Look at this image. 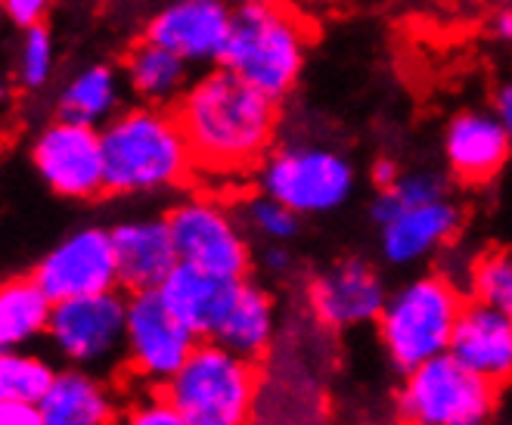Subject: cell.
I'll use <instances>...</instances> for the list:
<instances>
[{
  "mask_svg": "<svg viewBox=\"0 0 512 425\" xmlns=\"http://www.w3.org/2000/svg\"><path fill=\"white\" fill-rule=\"evenodd\" d=\"M385 295V280L367 261H342L311 280L308 308L320 326L342 332L376 323Z\"/></svg>",
  "mask_w": 512,
  "mask_h": 425,
  "instance_id": "5bb4252c",
  "label": "cell"
},
{
  "mask_svg": "<svg viewBox=\"0 0 512 425\" xmlns=\"http://www.w3.org/2000/svg\"><path fill=\"white\" fill-rule=\"evenodd\" d=\"M162 394L190 425H252L261 370L258 360L199 339L190 357L162 385Z\"/></svg>",
  "mask_w": 512,
  "mask_h": 425,
  "instance_id": "277c9868",
  "label": "cell"
},
{
  "mask_svg": "<svg viewBox=\"0 0 512 425\" xmlns=\"http://www.w3.org/2000/svg\"><path fill=\"white\" fill-rule=\"evenodd\" d=\"M0 7H4L7 19L25 32V28L44 25L50 13V0H0Z\"/></svg>",
  "mask_w": 512,
  "mask_h": 425,
  "instance_id": "4dcf8cb0",
  "label": "cell"
},
{
  "mask_svg": "<svg viewBox=\"0 0 512 425\" xmlns=\"http://www.w3.org/2000/svg\"><path fill=\"white\" fill-rule=\"evenodd\" d=\"M44 339L66 367L109 370L122 360L125 295L118 289L53 301Z\"/></svg>",
  "mask_w": 512,
  "mask_h": 425,
  "instance_id": "9c48e42d",
  "label": "cell"
},
{
  "mask_svg": "<svg viewBox=\"0 0 512 425\" xmlns=\"http://www.w3.org/2000/svg\"><path fill=\"white\" fill-rule=\"evenodd\" d=\"M444 159L469 187L491 184L509 159V125L491 109H466L444 131Z\"/></svg>",
  "mask_w": 512,
  "mask_h": 425,
  "instance_id": "9a60e30c",
  "label": "cell"
},
{
  "mask_svg": "<svg viewBox=\"0 0 512 425\" xmlns=\"http://www.w3.org/2000/svg\"><path fill=\"white\" fill-rule=\"evenodd\" d=\"M53 66H56V44H53V35L47 32L44 25L25 28L22 44H19V59H16L19 81H22L28 90H41V87L53 78Z\"/></svg>",
  "mask_w": 512,
  "mask_h": 425,
  "instance_id": "83f0119b",
  "label": "cell"
},
{
  "mask_svg": "<svg viewBox=\"0 0 512 425\" xmlns=\"http://www.w3.org/2000/svg\"><path fill=\"white\" fill-rule=\"evenodd\" d=\"M32 162L38 177L56 196L94 199L103 193V156L97 128L56 118L38 134Z\"/></svg>",
  "mask_w": 512,
  "mask_h": 425,
  "instance_id": "8fae6325",
  "label": "cell"
},
{
  "mask_svg": "<svg viewBox=\"0 0 512 425\" xmlns=\"http://www.w3.org/2000/svg\"><path fill=\"white\" fill-rule=\"evenodd\" d=\"M236 280L215 277V273H205L190 264H174L168 270V277L159 283V298L162 305L184 323L196 339H208L215 320L221 317L227 295Z\"/></svg>",
  "mask_w": 512,
  "mask_h": 425,
  "instance_id": "44dd1931",
  "label": "cell"
},
{
  "mask_svg": "<svg viewBox=\"0 0 512 425\" xmlns=\"http://www.w3.org/2000/svg\"><path fill=\"white\" fill-rule=\"evenodd\" d=\"M53 379V363L28 348H0V401H38Z\"/></svg>",
  "mask_w": 512,
  "mask_h": 425,
  "instance_id": "d4e9b609",
  "label": "cell"
},
{
  "mask_svg": "<svg viewBox=\"0 0 512 425\" xmlns=\"http://www.w3.org/2000/svg\"><path fill=\"white\" fill-rule=\"evenodd\" d=\"M165 224L180 264L199 267L227 280L249 277L252 246L246 227L221 199L193 193L171 205Z\"/></svg>",
  "mask_w": 512,
  "mask_h": 425,
  "instance_id": "ba28073f",
  "label": "cell"
},
{
  "mask_svg": "<svg viewBox=\"0 0 512 425\" xmlns=\"http://www.w3.org/2000/svg\"><path fill=\"white\" fill-rule=\"evenodd\" d=\"M125 78L131 94L146 106H168L177 103L180 94L187 90L190 66L184 59H177L171 50L143 38L125 59Z\"/></svg>",
  "mask_w": 512,
  "mask_h": 425,
  "instance_id": "7402d4cb",
  "label": "cell"
},
{
  "mask_svg": "<svg viewBox=\"0 0 512 425\" xmlns=\"http://www.w3.org/2000/svg\"><path fill=\"white\" fill-rule=\"evenodd\" d=\"M243 221L252 233H258L267 242H292L301 230V218L283 202L270 196H255L243 208Z\"/></svg>",
  "mask_w": 512,
  "mask_h": 425,
  "instance_id": "f1b7e54d",
  "label": "cell"
},
{
  "mask_svg": "<svg viewBox=\"0 0 512 425\" xmlns=\"http://www.w3.org/2000/svg\"><path fill=\"white\" fill-rule=\"evenodd\" d=\"M0 425H44L38 401H0Z\"/></svg>",
  "mask_w": 512,
  "mask_h": 425,
  "instance_id": "1f68e13d",
  "label": "cell"
},
{
  "mask_svg": "<svg viewBox=\"0 0 512 425\" xmlns=\"http://www.w3.org/2000/svg\"><path fill=\"white\" fill-rule=\"evenodd\" d=\"M382 255L395 267H410L441 252L460 230V208L447 196L395 211L379 224Z\"/></svg>",
  "mask_w": 512,
  "mask_h": 425,
  "instance_id": "e0dca14e",
  "label": "cell"
},
{
  "mask_svg": "<svg viewBox=\"0 0 512 425\" xmlns=\"http://www.w3.org/2000/svg\"><path fill=\"white\" fill-rule=\"evenodd\" d=\"M115 425H190V422L174 410V404L162 391L146 388L134 401L122 404V413H118Z\"/></svg>",
  "mask_w": 512,
  "mask_h": 425,
  "instance_id": "f546056e",
  "label": "cell"
},
{
  "mask_svg": "<svg viewBox=\"0 0 512 425\" xmlns=\"http://www.w3.org/2000/svg\"><path fill=\"white\" fill-rule=\"evenodd\" d=\"M233 10L227 0H171L146 25V41L171 50L187 66L221 63Z\"/></svg>",
  "mask_w": 512,
  "mask_h": 425,
  "instance_id": "4fadbf2b",
  "label": "cell"
},
{
  "mask_svg": "<svg viewBox=\"0 0 512 425\" xmlns=\"http://www.w3.org/2000/svg\"><path fill=\"white\" fill-rule=\"evenodd\" d=\"M236 4V10L239 7H261V4H274V0H233Z\"/></svg>",
  "mask_w": 512,
  "mask_h": 425,
  "instance_id": "8d00e7d4",
  "label": "cell"
},
{
  "mask_svg": "<svg viewBox=\"0 0 512 425\" xmlns=\"http://www.w3.org/2000/svg\"><path fill=\"white\" fill-rule=\"evenodd\" d=\"M460 308L463 289L447 273H419L395 292H388L376 326L391 367L407 373L444 354Z\"/></svg>",
  "mask_w": 512,
  "mask_h": 425,
  "instance_id": "5b68a950",
  "label": "cell"
},
{
  "mask_svg": "<svg viewBox=\"0 0 512 425\" xmlns=\"http://www.w3.org/2000/svg\"><path fill=\"white\" fill-rule=\"evenodd\" d=\"M264 264H267V270H274V273H286L292 267V255L286 249V242H267Z\"/></svg>",
  "mask_w": 512,
  "mask_h": 425,
  "instance_id": "836d02e7",
  "label": "cell"
},
{
  "mask_svg": "<svg viewBox=\"0 0 512 425\" xmlns=\"http://www.w3.org/2000/svg\"><path fill=\"white\" fill-rule=\"evenodd\" d=\"M97 134L106 193L159 196L184 187L196 168L187 137L165 106L118 109Z\"/></svg>",
  "mask_w": 512,
  "mask_h": 425,
  "instance_id": "7a4b0ae2",
  "label": "cell"
},
{
  "mask_svg": "<svg viewBox=\"0 0 512 425\" xmlns=\"http://www.w3.org/2000/svg\"><path fill=\"white\" fill-rule=\"evenodd\" d=\"M295 7H323V4H329V0H292Z\"/></svg>",
  "mask_w": 512,
  "mask_h": 425,
  "instance_id": "74e56055",
  "label": "cell"
},
{
  "mask_svg": "<svg viewBox=\"0 0 512 425\" xmlns=\"http://www.w3.org/2000/svg\"><path fill=\"white\" fill-rule=\"evenodd\" d=\"M122 109V75L112 66H87L69 78L59 94V118L100 128Z\"/></svg>",
  "mask_w": 512,
  "mask_h": 425,
  "instance_id": "cb8c5ba5",
  "label": "cell"
},
{
  "mask_svg": "<svg viewBox=\"0 0 512 425\" xmlns=\"http://www.w3.org/2000/svg\"><path fill=\"white\" fill-rule=\"evenodd\" d=\"M354 184V165L329 146L289 143L261 159V193L292 208L298 218L342 208Z\"/></svg>",
  "mask_w": 512,
  "mask_h": 425,
  "instance_id": "52a82bcc",
  "label": "cell"
},
{
  "mask_svg": "<svg viewBox=\"0 0 512 425\" xmlns=\"http://www.w3.org/2000/svg\"><path fill=\"white\" fill-rule=\"evenodd\" d=\"M308 63V25L292 7L261 4L233 10L221 66L270 100L292 94Z\"/></svg>",
  "mask_w": 512,
  "mask_h": 425,
  "instance_id": "3957f363",
  "label": "cell"
},
{
  "mask_svg": "<svg viewBox=\"0 0 512 425\" xmlns=\"http://www.w3.org/2000/svg\"><path fill=\"white\" fill-rule=\"evenodd\" d=\"M491 112L503 121V125L512 128V90H509V84H503L494 94V109Z\"/></svg>",
  "mask_w": 512,
  "mask_h": 425,
  "instance_id": "e575fe53",
  "label": "cell"
},
{
  "mask_svg": "<svg viewBox=\"0 0 512 425\" xmlns=\"http://www.w3.org/2000/svg\"><path fill=\"white\" fill-rule=\"evenodd\" d=\"M208 342H218L221 348L239 357H249V360L264 357L277 342L274 295L249 277L236 280L221 317L215 320L212 332H208Z\"/></svg>",
  "mask_w": 512,
  "mask_h": 425,
  "instance_id": "ffe728a7",
  "label": "cell"
},
{
  "mask_svg": "<svg viewBox=\"0 0 512 425\" xmlns=\"http://www.w3.org/2000/svg\"><path fill=\"white\" fill-rule=\"evenodd\" d=\"M447 196V180L441 174L432 171H413V174H398V180L391 187L379 190L376 202H373V218L376 224H382L385 218H391L395 211L419 205V202H432Z\"/></svg>",
  "mask_w": 512,
  "mask_h": 425,
  "instance_id": "484cf974",
  "label": "cell"
},
{
  "mask_svg": "<svg viewBox=\"0 0 512 425\" xmlns=\"http://www.w3.org/2000/svg\"><path fill=\"white\" fill-rule=\"evenodd\" d=\"M32 277L50 301L118 289L109 230L81 227L66 239H59L38 261Z\"/></svg>",
  "mask_w": 512,
  "mask_h": 425,
  "instance_id": "7c38bea8",
  "label": "cell"
},
{
  "mask_svg": "<svg viewBox=\"0 0 512 425\" xmlns=\"http://www.w3.org/2000/svg\"><path fill=\"white\" fill-rule=\"evenodd\" d=\"M44 425H115L122 413L118 388L97 370H53L50 385L38 398Z\"/></svg>",
  "mask_w": 512,
  "mask_h": 425,
  "instance_id": "d6986e66",
  "label": "cell"
},
{
  "mask_svg": "<svg viewBox=\"0 0 512 425\" xmlns=\"http://www.w3.org/2000/svg\"><path fill=\"white\" fill-rule=\"evenodd\" d=\"M497 404L500 385L444 351L404 373L398 416L404 425H491Z\"/></svg>",
  "mask_w": 512,
  "mask_h": 425,
  "instance_id": "8992f818",
  "label": "cell"
},
{
  "mask_svg": "<svg viewBox=\"0 0 512 425\" xmlns=\"http://www.w3.org/2000/svg\"><path fill=\"white\" fill-rule=\"evenodd\" d=\"M196 342L193 332L162 305L156 289L125 295L122 363L143 388H162Z\"/></svg>",
  "mask_w": 512,
  "mask_h": 425,
  "instance_id": "30bf717a",
  "label": "cell"
},
{
  "mask_svg": "<svg viewBox=\"0 0 512 425\" xmlns=\"http://www.w3.org/2000/svg\"><path fill=\"white\" fill-rule=\"evenodd\" d=\"M469 295L481 305L509 311L512 305V261L506 249L485 252L469 267Z\"/></svg>",
  "mask_w": 512,
  "mask_h": 425,
  "instance_id": "4316f807",
  "label": "cell"
},
{
  "mask_svg": "<svg viewBox=\"0 0 512 425\" xmlns=\"http://www.w3.org/2000/svg\"><path fill=\"white\" fill-rule=\"evenodd\" d=\"M398 174H401V168H398V162H395V159H376V162H373V171H370L376 190L391 187V184H395V180H398Z\"/></svg>",
  "mask_w": 512,
  "mask_h": 425,
  "instance_id": "d6a6232c",
  "label": "cell"
},
{
  "mask_svg": "<svg viewBox=\"0 0 512 425\" xmlns=\"http://www.w3.org/2000/svg\"><path fill=\"white\" fill-rule=\"evenodd\" d=\"M447 354L472 373L503 385L512 373V320L509 311L481 301H463L450 329Z\"/></svg>",
  "mask_w": 512,
  "mask_h": 425,
  "instance_id": "2e32d148",
  "label": "cell"
},
{
  "mask_svg": "<svg viewBox=\"0 0 512 425\" xmlns=\"http://www.w3.org/2000/svg\"><path fill=\"white\" fill-rule=\"evenodd\" d=\"M174 118L187 137L193 165L205 174L233 177L252 171L270 153L280 103L218 66L187 84Z\"/></svg>",
  "mask_w": 512,
  "mask_h": 425,
  "instance_id": "6da1fadb",
  "label": "cell"
},
{
  "mask_svg": "<svg viewBox=\"0 0 512 425\" xmlns=\"http://www.w3.org/2000/svg\"><path fill=\"white\" fill-rule=\"evenodd\" d=\"M53 301L35 277H13L0 283V348H32L44 339Z\"/></svg>",
  "mask_w": 512,
  "mask_h": 425,
  "instance_id": "603a6c76",
  "label": "cell"
},
{
  "mask_svg": "<svg viewBox=\"0 0 512 425\" xmlns=\"http://www.w3.org/2000/svg\"><path fill=\"white\" fill-rule=\"evenodd\" d=\"M494 32H497L503 41H509V38H512V16H509V7H503V13L497 16V22H494Z\"/></svg>",
  "mask_w": 512,
  "mask_h": 425,
  "instance_id": "d590c367",
  "label": "cell"
},
{
  "mask_svg": "<svg viewBox=\"0 0 512 425\" xmlns=\"http://www.w3.org/2000/svg\"><path fill=\"white\" fill-rule=\"evenodd\" d=\"M115 280L128 292L159 289L177 264L165 218H128L109 230Z\"/></svg>",
  "mask_w": 512,
  "mask_h": 425,
  "instance_id": "ac0fdd59",
  "label": "cell"
}]
</instances>
